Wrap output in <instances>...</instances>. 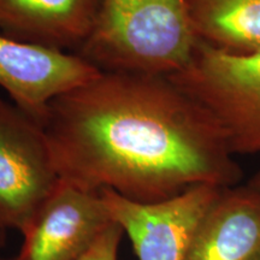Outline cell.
I'll return each instance as SVG.
<instances>
[{"label": "cell", "mask_w": 260, "mask_h": 260, "mask_svg": "<svg viewBox=\"0 0 260 260\" xmlns=\"http://www.w3.org/2000/svg\"><path fill=\"white\" fill-rule=\"evenodd\" d=\"M61 180L136 203L240 184L219 125L169 75L100 71L41 121Z\"/></svg>", "instance_id": "1"}, {"label": "cell", "mask_w": 260, "mask_h": 260, "mask_svg": "<svg viewBox=\"0 0 260 260\" xmlns=\"http://www.w3.org/2000/svg\"><path fill=\"white\" fill-rule=\"evenodd\" d=\"M198 41L189 0H104L76 54L100 71L171 75L186 65Z\"/></svg>", "instance_id": "2"}, {"label": "cell", "mask_w": 260, "mask_h": 260, "mask_svg": "<svg viewBox=\"0 0 260 260\" xmlns=\"http://www.w3.org/2000/svg\"><path fill=\"white\" fill-rule=\"evenodd\" d=\"M169 76L213 117L234 155L260 153V47L232 52L198 41Z\"/></svg>", "instance_id": "3"}, {"label": "cell", "mask_w": 260, "mask_h": 260, "mask_svg": "<svg viewBox=\"0 0 260 260\" xmlns=\"http://www.w3.org/2000/svg\"><path fill=\"white\" fill-rule=\"evenodd\" d=\"M59 182L41 123L0 95V223L23 235Z\"/></svg>", "instance_id": "4"}, {"label": "cell", "mask_w": 260, "mask_h": 260, "mask_svg": "<svg viewBox=\"0 0 260 260\" xmlns=\"http://www.w3.org/2000/svg\"><path fill=\"white\" fill-rule=\"evenodd\" d=\"M222 189L197 186L157 203H136L107 189L100 193L139 260H187L198 229Z\"/></svg>", "instance_id": "5"}, {"label": "cell", "mask_w": 260, "mask_h": 260, "mask_svg": "<svg viewBox=\"0 0 260 260\" xmlns=\"http://www.w3.org/2000/svg\"><path fill=\"white\" fill-rule=\"evenodd\" d=\"M99 74L79 54L0 32V89L38 122L41 123L53 100Z\"/></svg>", "instance_id": "6"}, {"label": "cell", "mask_w": 260, "mask_h": 260, "mask_svg": "<svg viewBox=\"0 0 260 260\" xmlns=\"http://www.w3.org/2000/svg\"><path fill=\"white\" fill-rule=\"evenodd\" d=\"M113 223L100 191L60 178L23 235L16 260H79Z\"/></svg>", "instance_id": "7"}, {"label": "cell", "mask_w": 260, "mask_h": 260, "mask_svg": "<svg viewBox=\"0 0 260 260\" xmlns=\"http://www.w3.org/2000/svg\"><path fill=\"white\" fill-rule=\"evenodd\" d=\"M104 0H0V32L77 53L92 34Z\"/></svg>", "instance_id": "8"}, {"label": "cell", "mask_w": 260, "mask_h": 260, "mask_svg": "<svg viewBox=\"0 0 260 260\" xmlns=\"http://www.w3.org/2000/svg\"><path fill=\"white\" fill-rule=\"evenodd\" d=\"M260 191L223 188L201 222L187 260H259Z\"/></svg>", "instance_id": "9"}, {"label": "cell", "mask_w": 260, "mask_h": 260, "mask_svg": "<svg viewBox=\"0 0 260 260\" xmlns=\"http://www.w3.org/2000/svg\"><path fill=\"white\" fill-rule=\"evenodd\" d=\"M198 40L232 52L260 47V0H189Z\"/></svg>", "instance_id": "10"}, {"label": "cell", "mask_w": 260, "mask_h": 260, "mask_svg": "<svg viewBox=\"0 0 260 260\" xmlns=\"http://www.w3.org/2000/svg\"><path fill=\"white\" fill-rule=\"evenodd\" d=\"M124 232L113 222L79 260H118V249Z\"/></svg>", "instance_id": "11"}, {"label": "cell", "mask_w": 260, "mask_h": 260, "mask_svg": "<svg viewBox=\"0 0 260 260\" xmlns=\"http://www.w3.org/2000/svg\"><path fill=\"white\" fill-rule=\"evenodd\" d=\"M247 183H248L249 186H251V187L255 188L256 190H259V191H260V169H259L258 171L255 172L254 175H253L251 180H249L248 182H247Z\"/></svg>", "instance_id": "12"}, {"label": "cell", "mask_w": 260, "mask_h": 260, "mask_svg": "<svg viewBox=\"0 0 260 260\" xmlns=\"http://www.w3.org/2000/svg\"><path fill=\"white\" fill-rule=\"evenodd\" d=\"M8 232L9 230L0 223V248L5 245L6 239H8Z\"/></svg>", "instance_id": "13"}, {"label": "cell", "mask_w": 260, "mask_h": 260, "mask_svg": "<svg viewBox=\"0 0 260 260\" xmlns=\"http://www.w3.org/2000/svg\"><path fill=\"white\" fill-rule=\"evenodd\" d=\"M0 260H16L15 258H2Z\"/></svg>", "instance_id": "14"}, {"label": "cell", "mask_w": 260, "mask_h": 260, "mask_svg": "<svg viewBox=\"0 0 260 260\" xmlns=\"http://www.w3.org/2000/svg\"><path fill=\"white\" fill-rule=\"evenodd\" d=\"M259 260H260V259H259Z\"/></svg>", "instance_id": "15"}]
</instances>
